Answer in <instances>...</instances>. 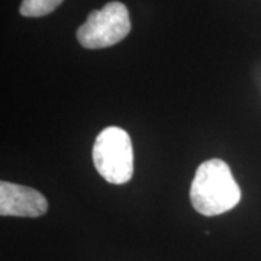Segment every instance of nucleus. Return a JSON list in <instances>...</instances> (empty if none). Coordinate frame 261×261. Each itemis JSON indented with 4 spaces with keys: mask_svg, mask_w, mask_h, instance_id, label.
<instances>
[{
    "mask_svg": "<svg viewBox=\"0 0 261 261\" xmlns=\"http://www.w3.org/2000/svg\"><path fill=\"white\" fill-rule=\"evenodd\" d=\"M240 200L241 189L225 161L212 159L197 167L190 186V202L199 214L205 216L225 214Z\"/></svg>",
    "mask_w": 261,
    "mask_h": 261,
    "instance_id": "f257e3e1",
    "label": "nucleus"
},
{
    "mask_svg": "<svg viewBox=\"0 0 261 261\" xmlns=\"http://www.w3.org/2000/svg\"><path fill=\"white\" fill-rule=\"evenodd\" d=\"M93 163L108 183L123 185L134 174V149L126 130L118 126L103 129L93 145Z\"/></svg>",
    "mask_w": 261,
    "mask_h": 261,
    "instance_id": "f03ea898",
    "label": "nucleus"
},
{
    "mask_svg": "<svg viewBox=\"0 0 261 261\" xmlns=\"http://www.w3.org/2000/svg\"><path fill=\"white\" fill-rule=\"evenodd\" d=\"M130 32L129 12L121 2H109L102 9L93 10L77 29L80 45L100 49L116 45Z\"/></svg>",
    "mask_w": 261,
    "mask_h": 261,
    "instance_id": "7ed1b4c3",
    "label": "nucleus"
},
{
    "mask_svg": "<svg viewBox=\"0 0 261 261\" xmlns=\"http://www.w3.org/2000/svg\"><path fill=\"white\" fill-rule=\"evenodd\" d=\"M48 211V202L32 187L0 183V215L19 218H38Z\"/></svg>",
    "mask_w": 261,
    "mask_h": 261,
    "instance_id": "20e7f679",
    "label": "nucleus"
},
{
    "mask_svg": "<svg viewBox=\"0 0 261 261\" xmlns=\"http://www.w3.org/2000/svg\"><path fill=\"white\" fill-rule=\"evenodd\" d=\"M64 0H22L20 15L27 18H41L53 13Z\"/></svg>",
    "mask_w": 261,
    "mask_h": 261,
    "instance_id": "39448f33",
    "label": "nucleus"
}]
</instances>
